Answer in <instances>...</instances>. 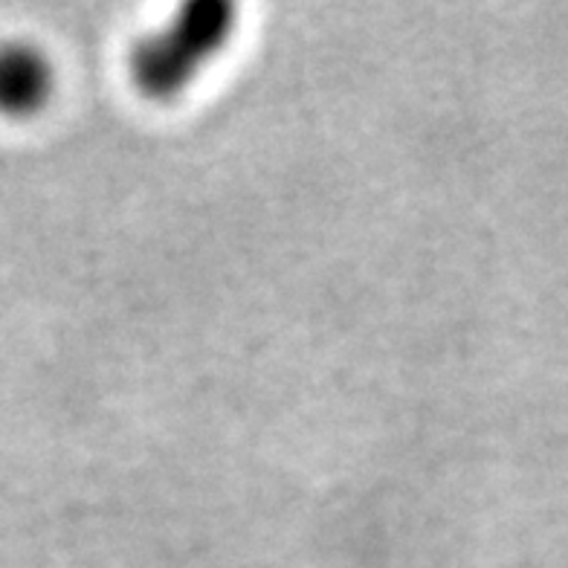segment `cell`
<instances>
[{
	"label": "cell",
	"instance_id": "cell-2",
	"mask_svg": "<svg viewBox=\"0 0 568 568\" xmlns=\"http://www.w3.org/2000/svg\"><path fill=\"white\" fill-rule=\"evenodd\" d=\"M55 88L53 61L23 41L0 44V113L32 116L50 102Z\"/></svg>",
	"mask_w": 568,
	"mask_h": 568
},
{
	"label": "cell",
	"instance_id": "cell-1",
	"mask_svg": "<svg viewBox=\"0 0 568 568\" xmlns=\"http://www.w3.org/2000/svg\"><path fill=\"white\" fill-rule=\"evenodd\" d=\"M235 30V7L224 0H195L169 27L145 38L131 55V73L149 97H174Z\"/></svg>",
	"mask_w": 568,
	"mask_h": 568
}]
</instances>
